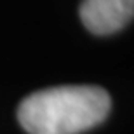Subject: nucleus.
Instances as JSON below:
<instances>
[{
  "label": "nucleus",
  "instance_id": "nucleus-1",
  "mask_svg": "<svg viewBox=\"0 0 134 134\" xmlns=\"http://www.w3.org/2000/svg\"><path fill=\"white\" fill-rule=\"evenodd\" d=\"M111 108L96 85H61L37 91L21 101L18 119L28 134H79L101 124Z\"/></svg>",
  "mask_w": 134,
  "mask_h": 134
},
{
  "label": "nucleus",
  "instance_id": "nucleus-2",
  "mask_svg": "<svg viewBox=\"0 0 134 134\" xmlns=\"http://www.w3.org/2000/svg\"><path fill=\"white\" fill-rule=\"evenodd\" d=\"M134 0H82L80 19L94 35H111L132 19Z\"/></svg>",
  "mask_w": 134,
  "mask_h": 134
}]
</instances>
